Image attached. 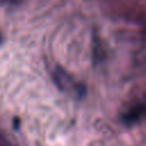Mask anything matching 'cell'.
Returning <instances> with one entry per match:
<instances>
[{"instance_id":"obj_2","label":"cell","mask_w":146,"mask_h":146,"mask_svg":"<svg viewBox=\"0 0 146 146\" xmlns=\"http://www.w3.org/2000/svg\"><path fill=\"white\" fill-rule=\"evenodd\" d=\"M1 1H3V2H14L15 0H1Z\"/></svg>"},{"instance_id":"obj_3","label":"cell","mask_w":146,"mask_h":146,"mask_svg":"<svg viewBox=\"0 0 146 146\" xmlns=\"http://www.w3.org/2000/svg\"><path fill=\"white\" fill-rule=\"evenodd\" d=\"M1 41H2V36H1V34H0V43H1Z\"/></svg>"},{"instance_id":"obj_1","label":"cell","mask_w":146,"mask_h":146,"mask_svg":"<svg viewBox=\"0 0 146 146\" xmlns=\"http://www.w3.org/2000/svg\"><path fill=\"white\" fill-rule=\"evenodd\" d=\"M146 112V107L141 104L137 105V106H133L132 108H130L124 115H123V121L125 123H133L136 122L137 120H139L143 114Z\"/></svg>"}]
</instances>
